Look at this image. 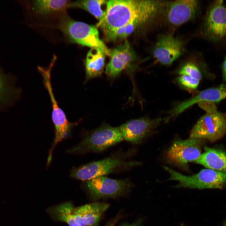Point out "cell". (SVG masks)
<instances>
[{
  "label": "cell",
  "mask_w": 226,
  "mask_h": 226,
  "mask_svg": "<svg viewBox=\"0 0 226 226\" xmlns=\"http://www.w3.org/2000/svg\"><path fill=\"white\" fill-rule=\"evenodd\" d=\"M204 149V152L194 162L209 169L226 173V153L206 146Z\"/></svg>",
  "instance_id": "obj_17"
},
{
  "label": "cell",
  "mask_w": 226,
  "mask_h": 226,
  "mask_svg": "<svg viewBox=\"0 0 226 226\" xmlns=\"http://www.w3.org/2000/svg\"><path fill=\"white\" fill-rule=\"evenodd\" d=\"M51 67L46 69L38 68L42 76L45 85L50 97L52 106V118L55 127V136L49 150L48 157L51 158L52 153L56 145L70 135L71 131L75 124L69 122L64 111L59 107L54 96L51 83Z\"/></svg>",
  "instance_id": "obj_7"
},
{
  "label": "cell",
  "mask_w": 226,
  "mask_h": 226,
  "mask_svg": "<svg viewBox=\"0 0 226 226\" xmlns=\"http://www.w3.org/2000/svg\"><path fill=\"white\" fill-rule=\"evenodd\" d=\"M122 226H138L136 224H126Z\"/></svg>",
  "instance_id": "obj_28"
},
{
  "label": "cell",
  "mask_w": 226,
  "mask_h": 226,
  "mask_svg": "<svg viewBox=\"0 0 226 226\" xmlns=\"http://www.w3.org/2000/svg\"><path fill=\"white\" fill-rule=\"evenodd\" d=\"M223 226H226V221L224 222Z\"/></svg>",
  "instance_id": "obj_29"
},
{
  "label": "cell",
  "mask_w": 226,
  "mask_h": 226,
  "mask_svg": "<svg viewBox=\"0 0 226 226\" xmlns=\"http://www.w3.org/2000/svg\"><path fill=\"white\" fill-rule=\"evenodd\" d=\"M166 1L110 0L107 1L104 19L98 23L107 39L120 27L136 21L144 27L154 24L164 14Z\"/></svg>",
  "instance_id": "obj_1"
},
{
  "label": "cell",
  "mask_w": 226,
  "mask_h": 226,
  "mask_svg": "<svg viewBox=\"0 0 226 226\" xmlns=\"http://www.w3.org/2000/svg\"><path fill=\"white\" fill-rule=\"evenodd\" d=\"M222 72L223 79L226 81V56L222 65Z\"/></svg>",
  "instance_id": "obj_26"
},
{
  "label": "cell",
  "mask_w": 226,
  "mask_h": 226,
  "mask_svg": "<svg viewBox=\"0 0 226 226\" xmlns=\"http://www.w3.org/2000/svg\"><path fill=\"white\" fill-rule=\"evenodd\" d=\"M184 42L171 34L159 35L152 50L153 57L161 64L170 66L184 53Z\"/></svg>",
  "instance_id": "obj_10"
},
{
  "label": "cell",
  "mask_w": 226,
  "mask_h": 226,
  "mask_svg": "<svg viewBox=\"0 0 226 226\" xmlns=\"http://www.w3.org/2000/svg\"><path fill=\"white\" fill-rule=\"evenodd\" d=\"M116 222V220H115V221L110 222L109 223L107 224L105 226H114Z\"/></svg>",
  "instance_id": "obj_27"
},
{
  "label": "cell",
  "mask_w": 226,
  "mask_h": 226,
  "mask_svg": "<svg viewBox=\"0 0 226 226\" xmlns=\"http://www.w3.org/2000/svg\"><path fill=\"white\" fill-rule=\"evenodd\" d=\"M141 162L128 161L123 155H115L103 159L92 161L71 170L69 176L86 181L96 177L105 176L121 168L140 165Z\"/></svg>",
  "instance_id": "obj_5"
},
{
  "label": "cell",
  "mask_w": 226,
  "mask_h": 226,
  "mask_svg": "<svg viewBox=\"0 0 226 226\" xmlns=\"http://www.w3.org/2000/svg\"><path fill=\"white\" fill-rule=\"evenodd\" d=\"M225 98L226 84H221L216 88L208 89L202 91L194 97L179 104L170 111V116L172 117L177 116L196 103L208 101L215 104Z\"/></svg>",
  "instance_id": "obj_16"
},
{
  "label": "cell",
  "mask_w": 226,
  "mask_h": 226,
  "mask_svg": "<svg viewBox=\"0 0 226 226\" xmlns=\"http://www.w3.org/2000/svg\"><path fill=\"white\" fill-rule=\"evenodd\" d=\"M105 52L100 49L91 48L88 52L85 61L86 80L99 76L105 66Z\"/></svg>",
  "instance_id": "obj_18"
},
{
  "label": "cell",
  "mask_w": 226,
  "mask_h": 226,
  "mask_svg": "<svg viewBox=\"0 0 226 226\" xmlns=\"http://www.w3.org/2000/svg\"><path fill=\"white\" fill-rule=\"evenodd\" d=\"M179 83L186 88L191 90L196 89L200 81L188 75H180L177 79Z\"/></svg>",
  "instance_id": "obj_25"
},
{
  "label": "cell",
  "mask_w": 226,
  "mask_h": 226,
  "mask_svg": "<svg viewBox=\"0 0 226 226\" xmlns=\"http://www.w3.org/2000/svg\"><path fill=\"white\" fill-rule=\"evenodd\" d=\"M124 140L119 127L102 125L86 135L76 145L66 151L68 153H99Z\"/></svg>",
  "instance_id": "obj_4"
},
{
  "label": "cell",
  "mask_w": 226,
  "mask_h": 226,
  "mask_svg": "<svg viewBox=\"0 0 226 226\" xmlns=\"http://www.w3.org/2000/svg\"><path fill=\"white\" fill-rule=\"evenodd\" d=\"M163 167L170 175L168 180L178 182L175 186L176 188L221 189L226 186V173L207 169L201 170L197 174L187 176L169 167Z\"/></svg>",
  "instance_id": "obj_6"
},
{
  "label": "cell",
  "mask_w": 226,
  "mask_h": 226,
  "mask_svg": "<svg viewBox=\"0 0 226 226\" xmlns=\"http://www.w3.org/2000/svg\"><path fill=\"white\" fill-rule=\"evenodd\" d=\"M109 207L108 204L95 202L74 207L75 221L79 226H98L102 216Z\"/></svg>",
  "instance_id": "obj_15"
},
{
  "label": "cell",
  "mask_w": 226,
  "mask_h": 226,
  "mask_svg": "<svg viewBox=\"0 0 226 226\" xmlns=\"http://www.w3.org/2000/svg\"><path fill=\"white\" fill-rule=\"evenodd\" d=\"M203 34L208 40L218 42L226 39V6L223 0L214 1L204 18Z\"/></svg>",
  "instance_id": "obj_9"
},
{
  "label": "cell",
  "mask_w": 226,
  "mask_h": 226,
  "mask_svg": "<svg viewBox=\"0 0 226 226\" xmlns=\"http://www.w3.org/2000/svg\"><path fill=\"white\" fill-rule=\"evenodd\" d=\"M107 0H77L70 2L69 8H78L84 9L94 15L101 22L104 18L105 10L101 8L103 5L106 3Z\"/></svg>",
  "instance_id": "obj_21"
},
{
  "label": "cell",
  "mask_w": 226,
  "mask_h": 226,
  "mask_svg": "<svg viewBox=\"0 0 226 226\" xmlns=\"http://www.w3.org/2000/svg\"><path fill=\"white\" fill-rule=\"evenodd\" d=\"M110 62L105 67L106 73L114 78L118 76L129 63L136 58L135 53L126 40L111 51Z\"/></svg>",
  "instance_id": "obj_14"
},
{
  "label": "cell",
  "mask_w": 226,
  "mask_h": 226,
  "mask_svg": "<svg viewBox=\"0 0 226 226\" xmlns=\"http://www.w3.org/2000/svg\"><path fill=\"white\" fill-rule=\"evenodd\" d=\"M70 2L69 1L66 0H35L33 3V8L36 13L39 14H58L60 15L66 12Z\"/></svg>",
  "instance_id": "obj_19"
},
{
  "label": "cell",
  "mask_w": 226,
  "mask_h": 226,
  "mask_svg": "<svg viewBox=\"0 0 226 226\" xmlns=\"http://www.w3.org/2000/svg\"><path fill=\"white\" fill-rule=\"evenodd\" d=\"M206 111L192 128L190 139L207 140L214 142L226 134V113L218 111L215 104L208 101L198 103Z\"/></svg>",
  "instance_id": "obj_3"
},
{
  "label": "cell",
  "mask_w": 226,
  "mask_h": 226,
  "mask_svg": "<svg viewBox=\"0 0 226 226\" xmlns=\"http://www.w3.org/2000/svg\"><path fill=\"white\" fill-rule=\"evenodd\" d=\"M143 27L138 22H130L116 30L107 40L112 41L122 40L126 38L137 29Z\"/></svg>",
  "instance_id": "obj_23"
},
{
  "label": "cell",
  "mask_w": 226,
  "mask_h": 226,
  "mask_svg": "<svg viewBox=\"0 0 226 226\" xmlns=\"http://www.w3.org/2000/svg\"><path fill=\"white\" fill-rule=\"evenodd\" d=\"M74 207L71 202H66L51 207L46 211L56 221L65 223L69 226H79L75 219L73 213Z\"/></svg>",
  "instance_id": "obj_20"
},
{
  "label": "cell",
  "mask_w": 226,
  "mask_h": 226,
  "mask_svg": "<svg viewBox=\"0 0 226 226\" xmlns=\"http://www.w3.org/2000/svg\"><path fill=\"white\" fill-rule=\"evenodd\" d=\"M171 116L153 119L143 118L128 121L119 128L124 139L133 145L141 143L160 124Z\"/></svg>",
  "instance_id": "obj_11"
},
{
  "label": "cell",
  "mask_w": 226,
  "mask_h": 226,
  "mask_svg": "<svg viewBox=\"0 0 226 226\" xmlns=\"http://www.w3.org/2000/svg\"><path fill=\"white\" fill-rule=\"evenodd\" d=\"M83 183L91 197L95 199L120 196L128 192L132 187L128 179L116 180L105 176L84 181Z\"/></svg>",
  "instance_id": "obj_8"
},
{
  "label": "cell",
  "mask_w": 226,
  "mask_h": 226,
  "mask_svg": "<svg viewBox=\"0 0 226 226\" xmlns=\"http://www.w3.org/2000/svg\"><path fill=\"white\" fill-rule=\"evenodd\" d=\"M191 56L186 60L179 68L177 73L180 75H185L199 81L202 78V74L198 58Z\"/></svg>",
  "instance_id": "obj_22"
},
{
  "label": "cell",
  "mask_w": 226,
  "mask_h": 226,
  "mask_svg": "<svg viewBox=\"0 0 226 226\" xmlns=\"http://www.w3.org/2000/svg\"><path fill=\"white\" fill-rule=\"evenodd\" d=\"M12 91L7 78L0 70V104L5 102L9 99Z\"/></svg>",
  "instance_id": "obj_24"
},
{
  "label": "cell",
  "mask_w": 226,
  "mask_h": 226,
  "mask_svg": "<svg viewBox=\"0 0 226 226\" xmlns=\"http://www.w3.org/2000/svg\"><path fill=\"white\" fill-rule=\"evenodd\" d=\"M199 10V3L197 0L166 1L164 14L169 24L178 26L194 19Z\"/></svg>",
  "instance_id": "obj_13"
},
{
  "label": "cell",
  "mask_w": 226,
  "mask_h": 226,
  "mask_svg": "<svg viewBox=\"0 0 226 226\" xmlns=\"http://www.w3.org/2000/svg\"><path fill=\"white\" fill-rule=\"evenodd\" d=\"M56 27L71 42L91 48H97L110 56L111 51L100 39L97 27L76 21L66 12L60 15Z\"/></svg>",
  "instance_id": "obj_2"
},
{
  "label": "cell",
  "mask_w": 226,
  "mask_h": 226,
  "mask_svg": "<svg viewBox=\"0 0 226 226\" xmlns=\"http://www.w3.org/2000/svg\"><path fill=\"white\" fill-rule=\"evenodd\" d=\"M205 140L190 139L175 141L167 151L166 157L170 163L179 166L194 162L200 156Z\"/></svg>",
  "instance_id": "obj_12"
}]
</instances>
